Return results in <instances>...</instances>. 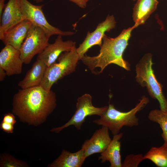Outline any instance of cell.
I'll list each match as a JSON object with an SVG mask.
<instances>
[{
  "instance_id": "obj_21",
  "label": "cell",
  "mask_w": 167,
  "mask_h": 167,
  "mask_svg": "<svg viewBox=\"0 0 167 167\" xmlns=\"http://www.w3.org/2000/svg\"><path fill=\"white\" fill-rule=\"evenodd\" d=\"M145 160L142 154H131L127 155L122 163V167H137Z\"/></svg>"
},
{
  "instance_id": "obj_25",
  "label": "cell",
  "mask_w": 167,
  "mask_h": 167,
  "mask_svg": "<svg viewBox=\"0 0 167 167\" xmlns=\"http://www.w3.org/2000/svg\"><path fill=\"white\" fill-rule=\"evenodd\" d=\"M82 8H86L87 2L89 0H69Z\"/></svg>"
},
{
  "instance_id": "obj_16",
  "label": "cell",
  "mask_w": 167,
  "mask_h": 167,
  "mask_svg": "<svg viewBox=\"0 0 167 167\" xmlns=\"http://www.w3.org/2000/svg\"><path fill=\"white\" fill-rule=\"evenodd\" d=\"M122 133L113 135L111 141L107 148L101 153L98 160H101V163L108 161L110 163V167H122V162L120 155L121 142L122 138Z\"/></svg>"
},
{
  "instance_id": "obj_28",
  "label": "cell",
  "mask_w": 167,
  "mask_h": 167,
  "mask_svg": "<svg viewBox=\"0 0 167 167\" xmlns=\"http://www.w3.org/2000/svg\"><path fill=\"white\" fill-rule=\"evenodd\" d=\"M36 3H39L43 2L44 0H33Z\"/></svg>"
},
{
  "instance_id": "obj_2",
  "label": "cell",
  "mask_w": 167,
  "mask_h": 167,
  "mask_svg": "<svg viewBox=\"0 0 167 167\" xmlns=\"http://www.w3.org/2000/svg\"><path fill=\"white\" fill-rule=\"evenodd\" d=\"M137 27L134 24L131 27L124 29L115 38H110L105 34L98 54L93 57L85 55L81 60L93 72L95 68H99L100 70L98 74L101 73L107 66L111 64L130 70V64L123 59L122 55L128 44L132 31Z\"/></svg>"
},
{
  "instance_id": "obj_5",
  "label": "cell",
  "mask_w": 167,
  "mask_h": 167,
  "mask_svg": "<svg viewBox=\"0 0 167 167\" xmlns=\"http://www.w3.org/2000/svg\"><path fill=\"white\" fill-rule=\"evenodd\" d=\"M55 62L48 68L40 86L49 91L58 80L74 72L79 60L75 45L69 51L62 53Z\"/></svg>"
},
{
  "instance_id": "obj_11",
  "label": "cell",
  "mask_w": 167,
  "mask_h": 167,
  "mask_svg": "<svg viewBox=\"0 0 167 167\" xmlns=\"http://www.w3.org/2000/svg\"><path fill=\"white\" fill-rule=\"evenodd\" d=\"M109 130L107 127L102 126L95 131L90 139L85 141L81 148L86 158L93 154L101 153L106 149L112 140Z\"/></svg>"
},
{
  "instance_id": "obj_4",
  "label": "cell",
  "mask_w": 167,
  "mask_h": 167,
  "mask_svg": "<svg viewBox=\"0 0 167 167\" xmlns=\"http://www.w3.org/2000/svg\"><path fill=\"white\" fill-rule=\"evenodd\" d=\"M152 56L151 54H145L136 65V80L141 86L146 87L150 96L158 101L160 109L167 112V100L152 68Z\"/></svg>"
},
{
  "instance_id": "obj_7",
  "label": "cell",
  "mask_w": 167,
  "mask_h": 167,
  "mask_svg": "<svg viewBox=\"0 0 167 167\" xmlns=\"http://www.w3.org/2000/svg\"><path fill=\"white\" fill-rule=\"evenodd\" d=\"M108 107L107 106L101 107L94 106L92 104L91 95L88 93L85 94L77 99L76 110L70 119L63 125L52 129L51 131L58 133L71 125L80 130L87 117L92 115L100 117L105 112Z\"/></svg>"
},
{
  "instance_id": "obj_1",
  "label": "cell",
  "mask_w": 167,
  "mask_h": 167,
  "mask_svg": "<svg viewBox=\"0 0 167 167\" xmlns=\"http://www.w3.org/2000/svg\"><path fill=\"white\" fill-rule=\"evenodd\" d=\"M12 112L21 119L36 124L41 122L56 106V93L41 86L19 89L13 97Z\"/></svg>"
},
{
  "instance_id": "obj_26",
  "label": "cell",
  "mask_w": 167,
  "mask_h": 167,
  "mask_svg": "<svg viewBox=\"0 0 167 167\" xmlns=\"http://www.w3.org/2000/svg\"><path fill=\"white\" fill-rule=\"evenodd\" d=\"M7 75L5 71L2 68L0 67V81H3L6 76Z\"/></svg>"
},
{
  "instance_id": "obj_17",
  "label": "cell",
  "mask_w": 167,
  "mask_h": 167,
  "mask_svg": "<svg viewBox=\"0 0 167 167\" xmlns=\"http://www.w3.org/2000/svg\"><path fill=\"white\" fill-rule=\"evenodd\" d=\"M157 0H138L133 8V19L138 27L144 24L155 11L158 4Z\"/></svg>"
},
{
  "instance_id": "obj_23",
  "label": "cell",
  "mask_w": 167,
  "mask_h": 167,
  "mask_svg": "<svg viewBox=\"0 0 167 167\" xmlns=\"http://www.w3.org/2000/svg\"><path fill=\"white\" fill-rule=\"evenodd\" d=\"M13 125L2 121L0 124V128L8 133H12L14 130Z\"/></svg>"
},
{
  "instance_id": "obj_24",
  "label": "cell",
  "mask_w": 167,
  "mask_h": 167,
  "mask_svg": "<svg viewBox=\"0 0 167 167\" xmlns=\"http://www.w3.org/2000/svg\"><path fill=\"white\" fill-rule=\"evenodd\" d=\"M2 121L13 125L16 122L14 116L13 114L10 113H8L4 115Z\"/></svg>"
},
{
  "instance_id": "obj_18",
  "label": "cell",
  "mask_w": 167,
  "mask_h": 167,
  "mask_svg": "<svg viewBox=\"0 0 167 167\" xmlns=\"http://www.w3.org/2000/svg\"><path fill=\"white\" fill-rule=\"evenodd\" d=\"M86 158L82 149L75 153L63 150L61 155L49 166L51 167H81Z\"/></svg>"
},
{
  "instance_id": "obj_12",
  "label": "cell",
  "mask_w": 167,
  "mask_h": 167,
  "mask_svg": "<svg viewBox=\"0 0 167 167\" xmlns=\"http://www.w3.org/2000/svg\"><path fill=\"white\" fill-rule=\"evenodd\" d=\"M24 20L19 0H9L0 19V39L11 28Z\"/></svg>"
},
{
  "instance_id": "obj_3",
  "label": "cell",
  "mask_w": 167,
  "mask_h": 167,
  "mask_svg": "<svg viewBox=\"0 0 167 167\" xmlns=\"http://www.w3.org/2000/svg\"><path fill=\"white\" fill-rule=\"evenodd\" d=\"M149 102L148 98L143 96L134 108L126 112L118 110L113 104H109L105 112L99 118L94 120L92 122L107 127L113 135H116L119 133L123 126L132 127L138 126L139 119L136 114Z\"/></svg>"
},
{
  "instance_id": "obj_8",
  "label": "cell",
  "mask_w": 167,
  "mask_h": 167,
  "mask_svg": "<svg viewBox=\"0 0 167 167\" xmlns=\"http://www.w3.org/2000/svg\"><path fill=\"white\" fill-rule=\"evenodd\" d=\"M21 11L24 19L30 21L33 24L41 28L50 37L53 35L69 36L74 33L71 31H64L50 24L43 12V5H36L28 0H19Z\"/></svg>"
},
{
  "instance_id": "obj_29",
  "label": "cell",
  "mask_w": 167,
  "mask_h": 167,
  "mask_svg": "<svg viewBox=\"0 0 167 167\" xmlns=\"http://www.w3.org/2000/svg\"><path fill=\"white\" fill-rule=\"evenodd\" d=\"M133 0L134 1H136V0Z\"/></svg>"
},
{
  "instance_id": "obj_15",
  "label": "cell",
  "mask_w": 167,
  "mask_h": 167,
  "mask_svg": "<svg viewBox=\"0 0 167 167\" xmlns=\"http://www.w3.org/2000/svg\"><path fill=\"white\" fill-rule=\"evenodd\" d=\"M48 67L42 60L37 58L24 78L18 83V86L24 89L40 85Z\"/></svg>"
},
{
  "instance_id": "obj_20",
  "label": "cell",
  "mask_w": 167,
  "mask_h": 167,
  "mask_svg": "<svg viewBox=\"0 0 167 167\" xmlns=\"http://www.w3.org/2000/svg\"><path fill=\"white\" fill-rule=\"evenodd\" d=\"M148 118L150 121L159 124L162 130L164 143L167 145V112L161 109L152 110L149 112Z\"/></svg>"
},
{
  "instance_id": "obj_13",
  "label": "cell",
  "mask_w": 167,
  "mask_h": 167,
  "mask_svg": "<svg viewBox=\"0 0 167 167\" xmlns=\"http://www.w3.org/2000/svg\"><path fill=\"white\" fill-rule=\"evenodd\" d=\"M62 36L58 35L54 43H49L38 54L37 58L42 60L48 67L56 62L62 53L70 51L75 45V42L71 40L63 41Z\"/></svg>"
},
{
  "instance_id": "obj_19",
  "label": "cell",
  "mask_w": 167,
  "mask_h": 167,
  "mask_svg": "<svg viewBox=\"0 0 167 167\" xmlns=\"http://www.w3.org/2000/svg\"><path fill=\"white\" fill-rule=\"evenodd\" d=\"M144 156L157 167H167V145L164 143L160 147H152Z\"/></svg>"
},
{
  "instance_id": "obj_6",
  "label": "cell",
  "mask_w": 167,
  "mask_h": 167,
  "mask_svg": "<svg viewBox=\"0 0 167 167\" xmlns=\"http://www.w3.org/2000/svg\"><path fill=\"white\" fill-rule=\"evenodd\" d=\"M49 38L41 28L32 24L19 49L24 63L29 64L36 55L40 53L49 43Z\"/></svg>"
},
{
  "instance_id": "obj_22",
  "label": "cell",
  "mask_w": 167,
  "mask_h": 167,
  "mask_svg": "<svg viewBox=\"0 0 167 167\" xmlns=\"http://www.w3.org/2000/svg\"><path fill=\"white\" fill-rule=\"evenodd\" d=\"M0 166L17 167L24 166L23 163L11 156L3 155L1 159Z\"/></svg>"
},
{
  "instance_id": "obj_27",
  "label": "cell",
  "mask_w": 167,
  "mask_h": 167,
  "mask_svg": "<svg viewBox=\"0 0 167 167\" xmlns=\"http://www.w3.org/2000/svg\"><path fill=\"white\" fill-rule=\"evenodd\" d=\"M5 0H0V19L1 18L3 10L4 9L6 4H5Z\"/></svg>"
},
{
  "instance_id": "obj_14",
  "label": "cell",
  "mask_w": 167,
  "mask_h": 167,
  "mask_svg": "<svg viewBox=\"0 0 167 167\" xmlns=\"http://www.w3.org/2000/svg\"><path fill=\"white\" fill-rule=\"evenodd\" d=\"M32 24L29 20L24 19L9 29L1 40L5 45H9L19 50Z\"/></svg>"
},
{
  "instance_id": "obj_10",
  "label": "cell",
  "mask_w": 167,
  "mask_h": 167,
  "mask_svg": "<svg viewBox=\"0 0 167 167\" xmlns=\"http://www.w3.org/2000/svg\"><path fill=\"white\" fill-rule=\"evenodd\" d=\"M23 63L19 50L7 45L1 50L0 67L5 71L7 76L20 74Z\"/></svg>"
},
{
  "instance_id": "obj_9",
  "label": "cell",
  "mask_w": 167,
  "mask_h": 167,
  "mask_svg": "<svg viewBox=\"0 0 167 167\" xmlns=\"http://www.w3.org/2000/svg\"><path fill=\"white\" fill-rule=\"evenodd\" d=\"M116 24L114 16L108 15L105 21L98 25L94 31L92 32L88 31L83 42L77 48L79 60H81L89 49L93 46L97 45L101 47L105 32L114 28Z\"/></svg>"
}]
</instances>
